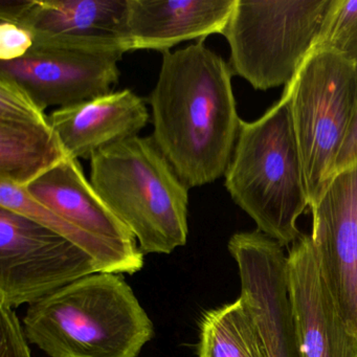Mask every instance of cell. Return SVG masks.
<instances>
[{"instance_id": "21", "label": "cell", "mask_w": 357, "mask_h": 357, "mask_svg": "<svg viewBox=\"0 0 357 357\" xmlns=\"http://www.w3.org/2000/svg\"><path fill=\"white\" fill-rule=\"evenodd\" d=\"M34 45L28 29L8 20H0V62L15 61L24 57Z\"/></svg>"}, {"instance_id": "5", "label": "cell", "mask_w": 357, "mask_h": 357, "mask_svg": "<svg viewBox=\"0 0 357 357\" xmlns=\"http://www.w3.org/2000/svg\"><path fill=\"white\" fill-rule=\"evenodd\" d=\"M335 0H236L223 30L233 75L255 89L287 85L312 53Z\"/></svg>"}, {"instance_id": "7", "label": "cell", "mask_w": 357, "mask_h": 357, "mask_svg": "<svg viewBox=\"0 0 357 357\" xmlns=\"http://www.w3.org/2000/svg\"><path fill=\"white\" fill-rule=\"evenodd\" d=\"M100 273L82 248L37 221L0 208V305H31Z\"/></svg>"}, {"instance_id": "6", "label": "cell", "mask_w": 357, "mask_h": 357, "mask_svg": "<svg viewBox=\"0 0 357 357\" xmlns=\"http://www.w3.org/2000/svg\"><path fill=\"white\" fill-rule=\"evenodd\" d=\"M284 93L289 97L310 208L336 174L356 112L357 66L331 50H313Z\"/></svg>"}, {"instance_id": "20", "label": "cell", "mask_w": 357, "mask_h": 357, "mask_svg": "<svg viewBox=\"0 0 357 357\" xmlns=\"http://www.w3.org/2000/svg\"><path fill=\"white\" fill-rule=\"evenodd\" d=\"M29 344L14 309L0 305V357H32Z\"/></svg>"}, {"instance_id": "4", "label": "cell", "mask_w": 357, "mask_h": 357, "mask_svg": "<svg viewBox=\"0 0 357 357\" xmlns=\"http://www.w3.org/2000/svg\"><path fill=\"white\" fill-rule=\"evenodd\" d=\"M225 188L258 225L282 246L301 237L298 219L309 206L288 95L255 122L242 121Z\"/></svg>"}, {"instance_id": "14", "label": "cell", "mask_w": 357, "mask_h": 357, "mask_svg": "<svg viewBox=\"0 0 357 357\" xmlns=\"http://www.w3.org/2000/svg\"><path fill=\"white\" fill-rule=\"evenodd\" d=\"M26 191L41 206L83 233L135 258H145L135 235L96 191L79 160L68 158L30 183Z\"/></svg>"}, {"instance_id": "15", "label": "cell", "mask_w": 357, "mask_h": 357, "mask_svg": "<svg viewBox=\"0 0 357 357\" xmlns=\"http://www.w3.org/2000/svg\"><path fill=\"white\" fill-rule=\"evenodd\" d=\"M236 0H127L128 52L170 51L181 43L222 34Z\"/></svg>"}, {"instance_id": "1", "label": "cell", "mask_w": 357, "mask_h": 357, "mask_svg": "<svg viewBox=\"0 0 357 357\" xmlns=\"http://www.w3.org/2000/svg\"><path fill=\"white\" fill-rule=\"evenodd\" d=\"M231 76L204 40L162 53L149 96L151 137L189 189L225 176L233 158L242 120Z\"/></svg>"}, {"instance_id": "18", "label": "cell", "mask_w": 357, "mask_h": 357, "mask_svg": "<svg viewBox=\"0 0 357 357\" xmlns=\"http://www.w3.org/2000/svg\"><path fill=\"white\" fill-rule=\"evenodd\" d=\"M197 357H265L258 324L240 296L202 314Z\"/></svg>"}, {"instance_id": "17", "label": "cell", "mask_w": 357, "mask_h": 357, "mask_svg": "<svg viewBox=\"0 0 357 357\" xmlns=\"http://www.w3.org/2000/svg\"><path fill=\"white\" fill-rule=\"evenodd\" d=\"M0 208L24 215L76 244L95 260L100 273L135 275L145 264V258H135L107 242L83 233L33 199L26 189L3 179H0Z\"/></svg>"}, {"instance_id": "19", "label": "cell", "mask_w": 357, "mask_h": 357, "mask_svg": "<svg viewBox=\"0 0 357 357\" xmlns=\"http://www.w3.org/2000/svg\"><path fill=\"white\" fill-rule=\"evenodd\" d=\"M315 49L331 50L357 66V0H335Z\"/></svg>"}, {"instance_id": "12", "label": "cell", "mask_w": 357, "mask_h": 357, "mask_svg": "<svg viewBox=\"0 0 357 357\" xmlns=\"http://www.w3.org/2000/svg\"><path fill=\"white\" fill-rule=\"evenodd\" d=\"M287 284L301 357H357V336L342 319L321 275L310 235L287 255Z\"/></svg>"}, {"instance_id": "13", "label": "cell", "mask_w": 357, "mask_h": 357, "mask_svg": "<svg viewBox=\"0 0 357 357\" xmlns=\"http://www.w3.org/2000/svg\"><path fill=\"white\" fill-rule=\"evenodd\" d=\"M70 158L45 110L0 77V179L26 189Z\"/></svg>"}, {"instance_id": "2", "label": "cell", "mask_w": 357, "mask_h": 357, "mask_svg": "<svg viewBox=\"0 0 357 357\" xmlns=\"http://www.w3.org/2000/svg\"><path fill=\"white\" fill-rule=\"evenodd\" d=\"M30 344L49 357H137L155 332L121 273H96L29 305Z\"/></svg>"}, {"instance_id": "11", "label": "cell", "mask_w": 357, "mask_h": 357, "mask_svg": "<svg viewBox=\"0 0 357 357\" xmlns=\"http://www.w3.org/2000/svg\"><path fill=\"white\" fill-rule=\"evenodd\" d=\"M310 210L311 240L321 275L357 336V162L336 173Z\"/></svg>"}, {"instance_id": "10", "label": "cell", "mask_w": 357, "mask_h": 357, "mask_svg": "<svg viewBox=\"0 0 357 357\" xmlns=\"http://www.w3.org/2000/svg\"><path fill=\"white\" fill-rule=\"evenodd\" d=\"M227 248L239 269L240 298L258 324L265 357H301L283 246L258 229L236 233Z\"/></svg>"}, {"instance_id": "3", "label": "cell", "mask_w": 357, "mask_h": 357, "mask_svg": "<svg viewBox=\"0 0 357 357\" xmlns=\"http://www.w3.org/2000/svg\"><path fill=\"white\" fill-rule=\"evenodd\" d=\"M89 160V181L144 254L169 255L187 244L190 189L151 137L116 142Z\"/></svg>"}, {"instance_id": "22", "label": "cell", "mask_w": 357, "mask_h": 357, "mask_svg": "<svg viewBox=\"0 0 357 357\" xmlns=\"http://www.w3.org/2000/svg\"><path fill=\"white\" fill-rule=\"evenodd\" d=\"M357 162V107L346 141L336 160V173L344 170Z\"/></svg>"}, {"instance_id": "16", "label": "cell", "mask_w": 357, "mask_h": 357, "mask_svg": "<svg viewBox=\"0 0 357 357\" xmlns=\"http://www.w3.org/2000/svg\"><path fill=\"white\" fill-rule=\"evenodd\" d=\"M49 118L68 155L91 160L99 150L139 135L150 116L145 100L122 89L58 108Z\"/></svg>"}, {"instance_id": "8", "label": "cell", "mask_w": 357, "mask_h": 357, "mask_svg": "<svg viewBox=\"0 0 357 357\" xmlns=\"http://www.w3.org/2000/svg\"><path fill=\"white\" fill-rule=\"evenodd\" d=\"M122 57L34 43L24 57L0 62V77L20 85L41 109L66 107L112 93Z\"/></svg>"}, {"instance_id": "9", "label": "cell", "mask_w": 357, "mask_h": 357, "mask_svg": "<svg viewBox=\"0 0 357 357\" xmlns=\"http://www.w3.org/2000/svg\"><path fill=\"white\" fill-rule=\"evenodd\" d=\"M126 14L127 0H0V20L28 29L34 43L122 55Z\"/></svg>"}]
</instances>
